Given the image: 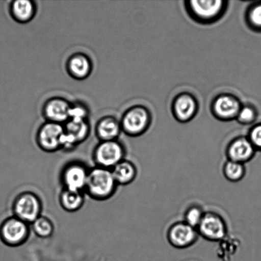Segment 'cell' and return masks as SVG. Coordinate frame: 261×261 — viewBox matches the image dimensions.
<instances>
[{
    "label": "cell",
    "instance_id": "16",
    "mask_svg": "<svg viewBox=\"0 0 261 261\" xmlns=\"http://www.w3.org/2000/svg\"><path fill=\"white\" fill-rule=\"evenodd\" d=\"M111 170L119 186L129 185L137 176L138 171L135 164L126 159L117 164Z\"/></svg>",
    "mask_w": 261,
    "mask_h": 261
},
{
    "label": "cell",
    "instance_id": "21",
    "mask_svg": "<svg viewBox=\"0 0 261 261\" xmlns=\"http://www.w3.org/2000/svg\"><path fill=\"white\" fill-rule=\"evenodd\" d=\"M176 115L181 120H187L194 114L196 103L192 97L184 95L178 98L175 106Z\"/></svg>",
    "mask_w": 261,
    "mask_h": 261
},
{
    "label": "cell",
    "instance_id": "2",
    "mask_svg": "<svg viewBox=\"0 0 261 261\" xmlns=\"http://www.w3.org/2000/svg\"><path fill=\"white\" fill-rule=\"evenodd\" d=\"M12 211V216L31 225L42 216V199L33 192H22L13 201Z\"/></svg>",
    "mask_w": 261,
    "mask_h": 261
},
{
    "label": "cell",
    "instance_id": "10",
    "mask_svg": "<svg viewBox=\"0 0 261 261\" xmlns=\"http://www.w3.org/2000/svg\"><path fill=\"white\" fill-rule=\"evenodd\" d=\"M198 231L184 221L176 222L169 227L167 239L171 246L176 249H187L198 239Z\"/></svg>",
    "mask_w": 261,
    "mask_h": 261
},
{
    "label": "cell",
    "instance_id": "23",
    "mask_svg": "<svg viewBox=\"0 0 261 261\" xmlns=\"http://www.w3.org/2000/svg\"><path fill=\"white\" fill-rule=\"evenodd\" d=\"M89 116H90V110L85 102L71 101L70 119L77 120V121H89Z\"/></svg>",
    "mask_w": 261,
    "mask_h": 261
},
{
    "label": "cell",
    "instance_id": "19",
    "mask_svg": "<svg viewBox=\"0 0 261 261\" xmlns=\"http://www.w3.org/2000/svg\"><path fill=\"white\" fill-rule=\"evenodd\" d=\"M239 103L232 97L224 96L217 99L215 104L216 113L221 117L230 118L239 112Z\"/></svg>",
    "mask_w": 261,
    "mask_h": 261
},
{
    "label": "cell",
    "instance_id": "3",
    "mask_svg": "<svg viewBox=\"0 0 261 261\" xmlns=\"http://www.w3.org/2000/svg\"><path fill=\"white\" fill-rule=\"evenodd\" d=\"M126 150L124 146L118 140L99 142L93 151L94 165L109 169L125 160Z\"/></svg>",
    "mask_w": 261,
    "mask_h": 261
},
{
    "label": "cell",
    "instance_id": "18",
    "mask_svg": "<svg viewBox=\"0 0 261 261\" xmlns=\"http://www.w3.org/2000/svg\"><path fill=\"white\" fill-rule=\"evenodd\" d=\"M222 2L221 1H199L191 2V7L195 14L202 18H212L216 15L221 10Z\"/></svg>",
    "mask_w": 261,
    "mask_h": 261
},
{
    "label": "cell",
    "instance_id": "6",
    "mask_svg": "<svg viewBox=\"0 0 261 261\" xmlns=\"http://www.w3.org/2000/svg\"><path fill=\"white\" fill-rule=\"evenodd\" d=\"M89 169L86 164L79 161L66 164L60 173L63 189L85 193Z\"/></svg>",
    "mask_w": 261,
    "mask_h": 261
},
{
    "label": "cell",
    "instance_id": "9",
    "mask_svg": "<svg viewBox=\"0 0 261 261\" xmlns=\"http://www.w3.org/2000/svg\"><path fill=\"white\" fill-rule=\"evenodd\" d=\"M71 101L61 96H53L43 103L42 114L45 121L65 124L70 119Z\"/></svg>",
    "mask_w": 261,
    "mask_h": 261
},
{
    "label": "cell",
    "instance_id": "17",
    "mask_svg": "<svg viewBox=\"0 0 261 261\" xmlns=\"http://www.w3.org/2000/svg\"><path fill=\"white\" fill-rule=\"evenodd\" d=\"M59 202L64 211L74 213L83 208L85 203V193L63 189L59 196Z\"/></svg>",
    "mask_w": 261,
    "mask_h": 261
},
{
    "label": "cell",
    "instance_id": "12",
    "mask_svg": "<svg viewBox=\"0 0 261 261\" xmlns=\"http://www.w3.org/2000/svg\"><path fill=\"white\" fill-rule=\"evenodd\" d=\"M122 132L135 137L144 132L148 124L147 112L141 107H133L127 111L122 117Z\"/></svg>",
    "mask_w": 261,
    "mask_h": 261
},
{
    "label": "cell",
    "instance_id": "15",
    "mask_svg": "<svg viewBox=\"0 0 261 261\" xmlns=\"http://www.w3.org/2000/svg\"><path fill=\"white\" fill-rule=\"evenodd\" d=\"M37 5L32 0H15L10 5L12 19L20 24H27L34 19L37 13Z\"/></svg>",
    "mask_w": 261,
    "mask_h": 261
},
{
    "label": "cell",
    "instance_id": "20",
    "mask_svg": "<svg viewBox=\"0 0 261 261\" xmlns=\"http://www.w3.org/2000/svg\"><path fill=\"white\" fill-rule=\"evenodd\" d=\"M31 230L40 239H47L52 237L55 232V225L48 217L41 216L30 225Z\"/></svg>",
    "mask_w": 261,
    "mask_h": 261
},
{
    "label": "cell",
    "instance_id": "4",
    "mask_svg": "<svg viewBox=\"0 0 261 261\" xmlns=\"http://www.w3.org/2000/svg\"><path fill=\"white\" fill-rule=\"evenodd\" d=\"M30 232V224L12 216L0 224V240L8 247L21 246L29 239Z\"/></svg>",
    "mask_w": 261,
    "mask_h": 261
},
{
    "label": "cell",
    "instance_id": "11",
    "mask_svg": "<svg viewBox=\"0 0 261 261\" xmlns=\"http://www.w3.org/2000/svg\"><path fill=\"white\" fill-rule=\"evenodd\" d=\"M65 68L70 77L76 81H84L93 73V63L86 53L77 52L69 56Z\"/></svg>",
    "mask_w": 261,
    "mask_h": 261
},
{
    "label": "cell",
    "instance_id": "24",
    "mask_svg": "<svg viewBox=\"0 0 261 261\" xmlns=\"http://www.w3.org/2000/svg\"><path fill=\"white\" fill-rule=\"evenodd\" d=\"M205 212L200 206L198 205H192L186 210L184 215V221L186 223L197 229Z\"/></svg>",
    "mask_w": 261,
    "mask_h": 261
},
{
    "label": "cell",
    "instance_id": "26",
    "mask_svg": "<svg viewBox=\"0 0 261 261\" xmlns=\"http://www.w3.org/2000/svg\"><path fill=\"white\" fill-rule=\"evenodd\" d=\"M255 117V113L252 109L246 107V108L243 109L239 113V119L240 121L243 122H250L254 120Z\"/></svg>",
    "mask_w": 261,
    "mask_h": 261
},
{
    "label": "cell",
    "instance_id": "13",
    "mask_svg": "<svg viewBox=\"0 0 261 261\" xmlns=\"http://www.w3.org/2000/svg\"><path fill=\"white\" fill-rule=\"evenodd\" d=\"M255 152V148L249 138H237L230 143L227 148V160L245 165L252 160Z\"/></svg>",
    "mask_w": 261,
    "mask_h": 261
},
{
    "label": "cell",
    "instance_id": "1",
    "mask_svg": "<svg viewBox=\"0 0 261 261\" xmlns=\"http://www.w3.org/2000/svg\"><path fill=\"white\" fill-rule=\"evenodd\" d=\"M118 187L111 170L96 166L89 169L85 194L91 199L108 200L116 193Z\"/></svg>",
    "mask_w": 261,
    "mask_h": 261
},
{
    "label": "cell",
    "instance_id": "22",
    "mask_svg": "<svg viewBox=\"0 0 261 261\" xmlns=\"http://www.w3.org/2000/svg\"><path fill=\"white\" fill-rule=\"evenodd\" d=\"M224 177L232 182L242 180L246 174V168L243 164L227 160L222 168Z\"/></svg>",
    "mask_w": 261,
    "mask_h": 261
},
{
    "label": "cell",
    "instance_id": "7",
    "mask_svg": "<svg viewBox=\"0 0 261 261\" xmlns=\"http://www.w3.org/2000/svg\"><path fill=\"white\" fill-rule=\"evenodd\" d=\"M197 231L199 236L208 241L221 242L227 237V226L221 215L214 212H206Z\"/></svg>",
    "mask_w": 261,
    "mask_h": 261
},
{
    "label": "cell",
    "instance_id": "8",
    "mask_svg": "<svg viewBox=\"0 0 261 261\" xmlns=\"http://www.w3.org/2000/svg\"><path fill=\"white\" fill-rule=\"evenodd\" d=\"M64 125V134L62 149L65 152L75 149L81 143L88 139L90 135L91 124L89 121L68 120Z\"/></svg>",
    "mask_w": 261,
    "mask_h": 261
},
{
    "label": "cell",
    "instance_id": "5",
    "mask_svg": "<svg viewBox=\"0 0 261 261\" xmlns=\"http://www.w3.org/2000/svg\"><path fill=\"white\" fill-rule=\"evenodd\" d=\"M64 134L63 124L45 121L36 133V143L43 152H56L62 149Z\"/></svg>",
    "mask_w": 261,
    "mask_h": 261
},
{
    "label": "cell",
    "instance_id": "14",
    "mask_svg": "<svg viewBox=\"0 0 261 261\" xmlns=\"http://www.w3.org/2000/svg\"><path fill=\"white\" fill-rule=\"evenodd\" d=\"M121 132V122L113 116L101 117L94 127V133L99 142L118 140Z\"/></svg>",
    "mask_w": 261,
    "mask_h": 261
},
{
    "label": "cell",
    "instance_id": "27",
    "mask_svg": "<svg viewBox=\"0 0 261 261\" xmlns=\"http://www.w3.org/2000/svg\"><path fill=\"white\" fill-rule=\"evenodd\" d=\"M250 20L253 24L261 27V5H257L252 10L250 14Z\"/></svg>",
    "mask_w": 261,
    "mask_h": 261
},
{
    "label": "cell",
    "instance_id": "25",
    "mask_svg": "<svg viewBox=\"0 0 261 261\" xmlns=\"http://www.w3.org/2000/svg\"><path fill=\"white\" fill-rule=\"evenodd\" d=\"M249 140L255 150H261V125L252 129Z\"/></svg>",
    "mask_w": 261,
    "mask_h": 261
}]
</instances>
